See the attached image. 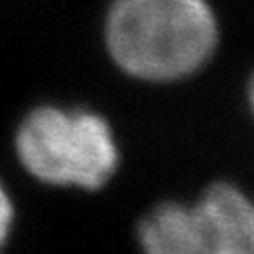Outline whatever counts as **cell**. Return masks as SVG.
Here are the masks:
<instances>
[{
	"label": "cell",
	"mask_w": 254,
	"mask_h": 254,
	"mask_svg": "<svg viewBox=\"0 0 254 254\" xmlns=\"http://www.w3.org/2000/svg\"><path fill=\"white\" fill-rule=\"evenodd\" d=\"M218 28L205 0H117L108 13L110 55L131 76L174 81L201 68Z\"/></svg>",
	"instance_id": "6da1fadb"
},
{
	"label": "cell",
	"mask_w": 254,
	"mask_h": 254,
	"mask_svg": "<svg viewBox=\"0 0 254 254\" xmlns=\"http://www.w3.org/2000/svg\"><path fill=\"white\" fill-rule=\"evenodd\" d=\"M15 144L32 176L60 187L100 189L119 163L108 123L85 110H32L19 125Z\"/></svg>",
	"instance_id": "7a4b0ae2"
},
{
	"label": "cell",
	"mask_w": 254,
	"mask_h": 254,
	"mask_svg": "<svg viewBox=\"0 0 254 254\" xmlns=\"http://www.w3.org/2000/svg\"><path fill=\"white\" fill-rule=\"evenodd\" d=\"M199 254H254V203L231 185H214L190 208Z\"/></svg>",
	"instance_id": "3957f363"
},
{
	"label": "cell",
	"mask_w": 254,
	"mask_h": 254,
	"mask_svg": "<svg viewBox=\"0 0 254 254\" xmlns=\"http://www.w3.org/2000/svg\"><path fill=\"white\" fill-rule=\"evenodd\" d=\"M140 242L150 254H199L193 212L180 203L159 205L142 220Z\"/></svg>",
	"instance_id": "277c9868"
},
{
	"label": "cell",
	"mask_w": 254,
	"mask_h": 254,
	"mask_svg": "<svg viewBox=\"0 0 254 254\" xmlns=\"http://www.w3.org/2000/svg\"><path fill=\"white\" fill-rule=\"evenodd\" d=\"M11 225H13V203H11V197L6 195L2 182H0V246L9 237Z\"/></svg>",
	"instance_id": "5b68a950"
},
{
	"label": "cell",
	"mask_w": 254,
	"mask_h": 254,
	"mask_svg": "<svg viewBox=\"0 0 254 254\" xmlns=\"http://www.w3.org/2000/svg\"><path fill=\"white\" fill-rule=\"evenodd\" d=\"M248 95H250V104H252V110H254V76H252L250 87H248Z\"/></svg>",
	"instance_id": "8992f818"
}]
</instances>
